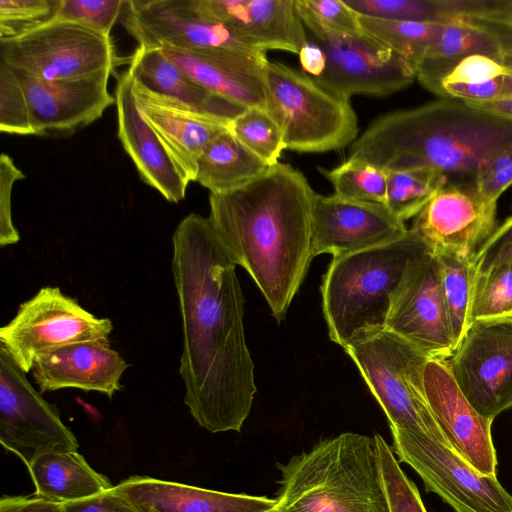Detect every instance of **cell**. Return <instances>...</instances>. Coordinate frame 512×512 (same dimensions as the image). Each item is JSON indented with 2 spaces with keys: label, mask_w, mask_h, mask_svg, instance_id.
<instances>
[{
  "label": "cell",
  "mask_w": 512,
  "mask_h": 512,
  "mask_svg": "<svg viewBox=\"0 0 512 512\" xmlns=\"http://www.w3.org/2000/svg\"><path fill=\"white\" fill-rule=\"evenodd\" d=\"M172 246L182 319L184 403L206 430L240 432L257 389L237 264L209 218L197 213L179 222Z\"/></svg>",
  "instance_id": "6da1fadb"
},
{
  "label": "cell",
  "mask_w": 512,
  "mask_h": 512,
  "mask_svg": "<svg viewBox=\"0 0 512 512\" xmlns=\"http://www.w3.org/2000/svg\"><path fill=\"white\" fill-rule=\"evenodd\" d=\"M315 194L301 171L278 162L239 188L209 196L208 218L217 236L277 321L285 318L314 258Z\"/></svg>",
  "instance_id": "7a4b0ae2"
},
{
  "label": "cell",
  "mask_w": 512,
  "mask_h": 512,
  "mask_svg": "<svg viewBox=\"0 0 512 512\" xmlns=\"http://www.w3.org/2000/svg\"><path fill=\"white\" fill-rule=\"evenodd\" d=\"M510 148L511 119L465 101L439 99L378 117L353 142L348 158L385 171L427 167L449 182H468Z\"/></svg>",
  "instance_id": "3957f363"
},
{
  "label": "cell",
  "mask_w": 512,
  "mask_h": 512,
  "mask_svg": "<svg viewBox=\"0 0 512 512\" xmlns=\"http://www.w3.org/2000/svg\"><path fill=\"white\" fill-rule=\"evenodd\" d=\"M277 468L284 512H390L374 437L341 433Z\"/></svg>",
  "instance_id": "277c9868"
},
{
  "label": "cell",
  "mask_w": 512,
  "mask_h": 512,
  "mask_svg": "<svg viewBox=\"0 0 512 512\" xmlns=\"http://www.w3.org/2000/svg\"><path fill=\"white\" fill-rule=\"evenodd\" d=\"M431 252L411 228L393 242L333 258L321 284L330 339L343 349L386 329L390 297L408 263Z\"/></svg>",
  "instance_id": "5b68a950"
},
{
  "label": "cell",
  "mask_w": 512,
  "mask_h": 512,
  "mask_svg": "<svg viewBox=\"0 0 512 512\" xmlns=\"http://www.w3.org/2000/svg\"><path fill=\"white\" fill-rule=\"evenodd\" d=\"M266 110L280 127L286 149L320 153L342 149L358 138L350 99L317 84L303 71L277 61L262 65Z\"/></svg>",
  "instance_id": "8992f818"
},
{
  "label": "cell",
  "mask_w": 512,
  "mask_h": 512,
  "mask_svg": "<svg viewBox=\"0 0 512 512\" xmlns=\"http://www.w3.org/2000/svg\"><path fill=\"white\" fill-rule=\"evenodd\" d=\"M344 350L383 409L390 427L425 434L451 448L426 399L424 369L431 359L427 354L388 329L360 338Z\"/></svg>",
  "instance_id": "52a82bcc"
},
{
  "label": "cell",
  "mask_w": 512,
  "mask_h": 512,
  "mask_svg": "<svg viewBox=\"0 0 512 512\" xmlns=\"http://www.w3.org/2000/svg\"><path fill=\"white\" fill-rule=\"evenodd\" d=\"M111 36L59 20L0 39V64L28 76L56 81L84 77L121 64Z\"/></svg>",
  "instance_id": "ba28073f"
},
{
  "label": "cell",
  "mask_w": 512,
  "mask_h": 512,
  "mask_svg": "<svg viewBox=\"0 0 512 512\" xmlns=\"http://www.w3.org/2000/svg\"><path fill=\"white\" fill-rule=\"evenodd\" d=\"M112 330L109 318L96 317L59 287L46 286L1 327L0 346L28 373L39 355L74 343L108 339Z\"/></svg>",
  "instance_id": "9c48e42d"
},
{
  "label": "cell",
  "mask_w": 512,
  "mask_h": 512,
  "mask_svg": "<svg viewBox=\"0 0 512 512\" xmlns=\"http://www.w3.org/2000/svg\"><path fill=\"white\" fill-rule=\"evenodd\" d=\"M392 450L411 466L427 492L437 494L456 512H512V496L497 476L484 475L451 448L429 436L390 427Z\"/></svg>",
  "instance_id": "30bf717a"
},
{
  "label": "cell",
  "mask_w": 512,
  "mask_h": 512,
  "mask_svg": "<svg viewBox=\"0 0 512 512\" xmlns=\"http://www.w3.org/2000/svg\"><path fill=\"white\" fill-rule=\"evenodd\" d=\"M459 389L484 418L512 407V317L471 323L447 360Z\"/></svg>",
  "instance_id": "8fae6325"
},
{
  "label": "cell",
  "mask_w": 512,
  "mask_h": 512,
  "mask_svg": "<svg viewBox=\"0 0 512 512\" xmlns=\"http://www.w3.org/2000/svg\"><path fill=\"white\" fill-rule=\"evenodd\" d=\"M25 374L0 346V442L28 467L43 454L76 451L79 444L59 410L32 387Z\"/></svg>",
  "instance_id": "7c38bea8"
},
{
  "label": "cell",
  "mask_w": 512,
  "mask_h": 512,
  "mask_svg": "<svg viewBox=\"0 0 512 512\" xmlns=\"http://www.w3.org/2000/svg\"><path fill=\"white\" fill-rule=\"evenodd\" d=\"M126 31L144 48L223 51L267 60L227 25L197 14L190 0H125L120 16Z\"/></svg>",
  "instance_id": "4fadbf2b"
},
{
  "label": "cell",
  "mask_w": 512,
  "mask_h": 512,
  "mask_svg": "<svg viewBox=\"0 0 512 512\" xmlns=\"http://www.w3.org/2000/svg\"><path fill=\"white\" fill-rule=\"evenodd\" d=\"M386 329L431 359L448 360L452 356L456 343L434 253H424L408 263L391 294Z\"/></svg>",
  "instance_id": "5bb4252c"
},
{
  "label": "cell",
  "mask_w": 512,
  "mask_h": 512,
  "mask_svg": "<svg viewBox=\"0 0 512 512\" xmlns=\"http://www.w3.org/2000/svg\"><path fill=\"white\" fill-rule=\"evenodd\" d=\"M308 38L326 55L324 72L312 79L339 97L388 96L416 78L414 67L405 58L364 31L327 39Z\"/></svg>",
  "instance_id": "9a60e30c"
},
{
  "label": "cell",
  "mask_w": 512,
  "mask_h": 512,
  "mask_svg": "<svg viewBox=\"0 0 512 512\" xmlns=\"http://www.w3.org/2000/svg\"><path fill=\"white\" fill-rule=\"evenodd\" d=\"M497 204L484 200L474 182H449L415 217L411 229L434 254L473 258L496 228Z\"/></svg>",
  "instance_id": "2e32d148"
},
{
  "label": "cell",
  "mask_w": 512,
  "mask_h": 512,
  "mask_svg": "<svg viewBox=\"0 0 512 512\" xmlns=\"http://www.w3.org/2000/svg\"><path fill=\"white\" fill-rule=\"evenodd\" d=\"M6 68L24 89L35 135H71L98 120L116 102L108 90L113 70L45 81Z\"/></svg>",
  "instance_id": "e0dca14e"
},
{
  "label": "cell",
  "mask_w": 512,
  "mask_h": 512,
  "mask_svg": "<svg viewBox=\"0 0 512 512\" xmlns=\"http://www.w3.org/2000/svg\"><path fill=\"white\" fill-rule=\"evenodd\" d=\"M405 222L385 204L315 194L312 207L313 257L333 258L378 247L407 234Z\"/></svg>",
  "instance_id": "ac0fdd59"
},
{
  "label": "cell",
  "mask_w": 512,
  "mask_h": 512,
  "mask_svg": "<svg viewBox=\"0 0 512 512\" xmlns=\"http://www.w3.org/2000/svg\"><path fill=\"white\" fill-rule=\"evenodd\" d=\"M424 389L433 417L452 450L480 473L497 476V454L491 435L493 420L481 416L468 402L447 360H428Z\"/></svg>",
  "instance_id": "d6986e66"
},
{
  "label": "cell",
  "mask_w": 512,
  "mask_h": 512,
  "mask_svg": "<svg viewBox=\"0 0 512 512\" xmlns=\"http://www.w3.org/2000/svg\"><path fill=\"white\" fill-rule=\"evenodd\" d=\"M201 17L223 23L250 46L266 53L299 54L308 42L296 0H190Z\"/></svg>",
  "instance_id": "ffe728a7"
},
{
  "label": "cell",
  "mask_w": 512,
  "mask_h": 512,
  "mask_svg": "<svg viewBox=\"0 0 512 512\" xmlns=\"http://www.w3.org/2000/svg\"><path fill=\"white\" fill-rule=\"evenodd\" d=\"M132 89L142 116L180 174L188 183L195 181L198 158L228 126L148 89L134 77Z\"/></svg>",
  "instance_id": "44dd1931"
},
{
  "label": "cell",
  "mask_w": 512,
  "mask_h": 512,
  "mask_svg": "<svg viewBox=\"0 0 512 512\" xmlns=\"http://www.w3.org/2000/svg\"><path fill=\"white\" fill-rule=\"evenodd\" d=\"M127 362L108 339L74 343L39 355L32 375L40 392L75 388L112 398L122 388Z\"/></svg>",
  "instance_id": "7402d4cb"
},
{
  "label": "cell",
  "mask_w": 512,
  "mask_h": 512,
  "mask_svg": "<svg viewBox=\"0 0 512 512\" xmlns=\"http://www.w3.org/2000/svg\"><path fill=\"white\" fill-rule=\"evenodd\" d=\"M129 69L117 78L115 106L117 134L141 180L167 201L185 199L188 182L183 178L160 139L142 116L132 89Z\"/></svg>",
  "instance_id": "603a6c76"
},
{
  "label": "cell",
  "mask_w": 512,
  "mask_h": 512,
  "mask_svg": "<svg viewBox=\"0 0 512 512\" xmlns=\"http://www.w3.org/2000/svg\"><path fill=\"white\" fill-rule=\"evenodd\" d=\"M114 489L138 512H264L277 499L215 491L148 476H131Z\"/></svg>",
  "instance_id": "cb8c5ba5"
},
{
  "label": "cell",
  "mask_w": 512,
  "mask_h": 512,
  "mask_svg": "<svg viewBox=\"0 0 512 512\" xmlns=\"http://www.w3.org/2000/svg\"><path fill=\"white\" fill-rule=\"evenodd\" d=\"M159 49L204 88L244 108L266 109L262 65L268 59L223 51Z\"/></svg>",
  "instance_id": "d4e9b609"
},
{
  "label": "cell",
  "mask_w": 512,
  "mask_h": 512,
  "mask_svg": "<svg viewBox=\"0 0 512 512\" xmlns=\"http://www.w3.org/2000/svg\"><path fill=\"white\" fill-rule=\"evenodd\" d=\"M132 76L148 89L169 97L229 127L245 109L204 88L180 70L160 49L138 46L129 58Z\"/></svg>",
  "instance_id": "484cf974"
},
{
  "label": "cell",
  "mask_w": 512,
  "mask_h": 512,
  "mask_svg": "<svg viewBox=\"0 0 512 512\" xmlns=\"http://www.w3.org/2000/svg\"><path fill=\"white\" fill-rule=\"evenodd\" d=\"M36 495L69 503L104 493L114 487L76 451H55L37 457L28 467Z\"/></svg>",
  "instance_id": "4316f807"
},
{
  "label": "cell",
  "mask_w": 512,
  "mask_h": 512,
  "mask_svg": "<svg viewBox=\"0 0 512 512\" xmlns=\"http://www.w3.org/2000/svg\"><path fill=\"white\" fill-rule=\"evenodd\" d=\"M482 54L503 60L492 37L462 17L446 23L437 41L416 67V79L431 93L443 98L442 80L465 58Z\"/></svg>",
  "instance_id": "83f0119b"
},
{
  "label": "cell",
  "mask_w": 512,
  "mask_h": 512,
  "mask_svg": "<svg viewBox=\"0 0 512 512\" xmlns=\"http://www.w3.org/2000/svg\"><path fill=\"white\" fill-rule=\"evenodd\" d=\"M268 167L228 129L215 138L198 158L195 181L210 194H221L243 186Z\"/></svg>",
  "instance_id": "f1b7e54d"
},
{
  "label": "cell",
  "mask_w": 512,
  "mask_h": 512,
  "mask_svg": "<svg viewBox=\"0 0 512 512\" xmlns=\"http://www.w3.org/2000/svg\"><path fill=\"white\" fill-rule=\"evenodd\" d=\"M511 75L512 65L503 60L469 56L442 80V99L483 102L501 97L503 80Z\"/></svg>",
  "instance_id": "f546056e"
},
{
  "label": "cell",
  "mask_w": 512,
  "mask_h": 512,
  "mask_svg": "<svg viewBox=\"0 0 512 512\" xmlns=\"http://www.w3.org/2000/svg\"><path fill=\"white\" fill-rule=\"evenodd\" d=\"M512 317V253L498 254L474 269L470 325L481 319Z\"/></svg>",
  "instance_id": "4dcf8cb0"
},
{
  "label": "cell",
  "mask_w": 512,
  "mask_h": 512,
  "mask_svg": "<svg viewBox=\"0 0 512 512\" xmlns=\"http://www.w3.org/2000/svg\"><path fill=\"white\" fill-rule=\"evenodd\" d=\"M362 30L405 58L415 69L442 33L444 23L414 22L359 15Z\"/></svg>",
  "instance_id": "1f68e13d"
},
{
  "label": "cell",
  "mask_w": 512,
  "mask_h": 512,
  "mask_svg": "<svg viewBox=\"0 0 512 512\" xmlns=\"http://www.w3.org/2000/svg\"><path fill=\"white\" fill-rule=\"evenodd\" d=\"M386 172L385 205L403 222L416 217L449 181L443 173L427 167Z\"/></svg>",
  "instance_id": "d6a6232c"
},
{
  "label": "cell",
  "mask_w": 512,
  "mask_h": 512,
  "mask_svg": "<svg viewBox=\"0 0 512 512\" xmlns=\"http://www.w3.org/2000/svg\"><path fill=\"white\" fill-rule=\"evenodd\" d=\"M435 255L451 331L457 347L470 326L473 261L472 258L447 253Z\"/></svg>",
  "instance_id": "836d02e7"
},
{
  "label": "cell",
  "mask_w": 512,
  "mask_h": 512,
  "mask_svg": "<svg viewBox=\"0 0 512 512\" xmlns=\"http://www.w3.org/2000/svg\"><path fill=\"white\" fill-rule=\"evenodd\" d=\"M334 195L355 201L385 204L387 172L366 162L349 159L332 169H322Z\"/></svg>",
  "instance_id": "e575fe53"
},
{
  "label": "cell",
  "mask_w": 512,
  "mask_h": 512,
  "mask_svg": "<svg viewBox=\"0 0 512 512\" xmlns=\"http://www.w3.org/2000/svg\"><path fill=\"white\" fill-rule=\"evenodd\" d=\"M229 131L268 166L277 164L286 149L283 134L266 109L251 107L234 118Z\"/></svg>",
  "instance_id": "d590c367"
},
{
  "label": "cell",
  "mask_w": 512,
  "mask_h": 512,
  "mask_svg": "<svg viewBox=\"0 0 512 512\" xmlns=\"http://www.w3.org/2000/svg\"><path fill=\"white\" fill-rule=\"evenodd\" d=\"M307 34L316 39L354 35L363 30L359 15L344 0H296Z\"/></svg>",
  "instance_id": "8d00e7d4"
},
{
  "label": "cell",
  "mask_w": 512,
  "mask_h": 512,
  "mask_svg": "<svg viewBox=\"0 0 512 512\" xmlns=\"http://www.w3.org/2000/svg\"><path fill=\"white\" fill-rule=\"evenodd\" d=\"M358 15L377 18L446 23L455 17L445 0H344Z\"/></svg>",
  "instance_id": "74e56055"
},
{
  "label": "cell",
  "mask_w": 512,
  "mask_h": 512,
  "mask_svg": "<svg viewBox=\"0 0 512 512\" xmlns=\"http://www.w3.org/2000/svg\"><path fill=\"white\" fill-rule=\"evenodd\" d=\"M373 437L390 512H427L416 485L401 469L392 448L380 434Z\"/></svg>",
  "instance_id": "f35d334b"
},
{
  "label": "cell",
  "mask_w": 512,
  "mask_h": 512,
  "mask_svg": "<svg viewBox=\"0 0 512 512\" xmlns=\"http://www.w3.org/2000/svg\"><path fill=\"white\" fill-rule=\"evenodd\" d=\"M125 0H60L52 20L72 22L99 34L110 32L120 18Z\"/></svg>",
  "instance_id": "ab89813d"
},
{
  "label": "cell",
  "mask_w": 512,
  "mask_h": 512,
  "mask_svg": "<svg viewBox=\"0 0 512 512\" xmlns=\"http://www.w3.org/2000/svg\"><path fill=\"white\" fill-rule=\"evenodd\" d=\"M60 0H0V39L27 33L53 19Z\"/></svg>",
  "instance_id": "60d3db41"
},
{
  "label": "cell",
  "mask_w": 512,
  "mask_h": 512,
  "mask_svg": "<svg viewBox=\"0 0 512 512\" xmlns=\"http://www.w3.org/2000/svg\"><path fill=\"white\" fill-rule=\"evenodd\" d=\"M0 130L3 133L35 135L23 87L0 64Z\"/></svg>",
  "instance_id": "b9f144b4"
},
{
  "label": "cell",
  "mask_w": 512,
  "mask_h": 512,
  "mask_svg": "<svg viewBox=\"0 0 512 512\" xmlns=\"http://www.w3.org/2000/svg\"><path fill=\"white\" fill-rule=\"evenodd\" d=\"M473 182L484 200L497 204L501 194L512 185V148L503 151L485 164L477 172Z\"/></svg>",
  "instance_id": "7bdbcfd3"
},
{
  "label": "cell",
  "mask_w": 512,
  "mask_h": 512,
  "mask_svg": "<svg viewBox=\"0 0 512 512\" xmlns=\"http://www.w3.org/2000/svg\"><path fill=\"white\" fill-rule=\"evenodd\" d=\"M25 178L13 159L6 153L0 156V245L16 244L20 240L14 226L11 210L12 189L18 180Z\"/></svg>",
  "instance_id": "ee69618b"
},
{
  "label": "cell",
  "mask_w": 512,
  "mask_h": 512,
  "mask_svg": "<svg viewBox=\"0 0 512 512\" xmlns=\"http://www.w3.org/2000/svg\"><path fill=\"white\" fill-rule=\"evenodd\" d=\"M479 27L497 44L503 61L512 64V12L511 10L462 17Z\"/></svg>",
  "instance_id": "f6af8a7d"
},
{
  "label": "cell",
  "mask_w": 512,
  "mask_h": 512,
  "mask_svg": "<svg viewBox=\"0 0 512 512\" xmlns=\"http://www.w3.org/2000/svg\"><path fill=\"white\" fill-rule=\"evenodd\" d=\"M115 486V485H114ZM63 512H138L114 487L83 500L63 504Z\"/></svg>",
  "instance_id": "bcb514c9"
},
{
  "label": "cell",
  "mask_w": 512,
  "mask_h": 512,
  "mask_svg": "<svg viewBox=\"0 0 512 512\" xmlns=\"http://www.w3.org/2000/svg\"><path fill=\"white\" fill-rule=\"evenodd\" d=\"M512 253V215L496 226L474 254V269L498 254Z\"/></svg>",
  "instance_id": "7dc6e473"
},
{
  "label": "cell",
  "mask_w": 512,
  "mask_h": 512,
  "mask_svg": "<svg viewBox=\"0 0 512 512\" xmlns=\"http://www.w3.org/2000/svg\"><path fill=\"white\" fill-rule=\"evenodd\" d=\"M0 512H63V504L36 494L29 496H7L0 500Z\"/></svg>",
  "instance_id": "c3c4849f"
},
{
  "label": "cell",
  "mask_w": 512,
  "mask_h": 512,
  "mask_svg": "<svg viewBox=\"0 0 512 512\" xmlns=\"http://www.w3.org/2000/svg\"><path fill=\"white\" fill-rule=\"evenodd\" d=\"M298 56L303 72L311 78L322 75L326 68V55L319 44L308 38V42L302 47Z\"/></svg>",
  "instance_id": "681fc988"
},
{
  "label": "cell",
  "mask_w": 512,
  "mask_h": 512,
  "mask_svg": "<svg viewBox=\"0 0 512 512\" xmlns=\"http://www.w3.org/2000/svg\"><path fill=\"white\" fill-rule=\"evenodd\" d=\"M477 108L512 120V96H501L483 102H467Z\"/></svg>",
  "instance_id": "f907efd6"
},
{
  "label": "cell",
  "mask_w": 512,
  "mask_h": 512,
  "mask_svg": "<svg viewBox=\"0 0 512 512\" xmlns=\"http://www.w3.org/2000/svg\"><path fill=\"white\" fill-rule=\"evenodd\" d=\"M509 64L512 65L511 63ZM501 96H512V75L503 80Z\"/></svg>",
  "instance_id": "816d5d0a"
},
{
  "label": "cell",
  "mask_w": 512,
  "mask_h": 512,
  "mask_svg": "<svg viewBox=\"0 0 512 512\" xmlns=\"http://www.w3.org/2000/svg\"><path fill=\"white\" fill-rule=\"evenodd\" d=\"M264 512H284V511L282 510L281 507L278 506V503H277V505L274 508H272L270 510H266Z\"/></svg>",
  "instance_id": "f5cc1de1"
},
{
  "label": "cell",
  "mask_w": 512,
  "mask_h": 512,
  "mask_svg": "<svg viewBox=\"0 0 512 512\" xmlns=\"http://www.w3.org/2000/svg\"><path fill=\"white\" fill-rule=\"evenodd\" d=\"M511 12H512V8H511Z\"/></svg>",
  "instance_id": "db71d44e"
}]
</instances>
